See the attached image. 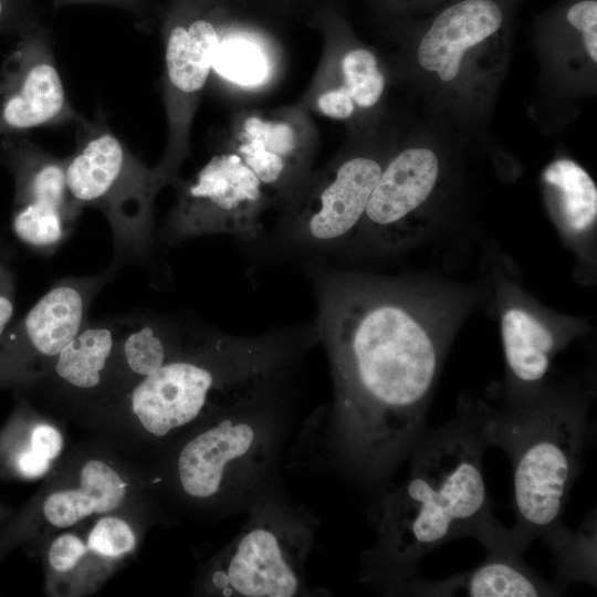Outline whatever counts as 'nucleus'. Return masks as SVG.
Masks as SVG:
<instances>
[{"label": "nucleus", "instance_id": "obj_7", "mask_svg": "<svg viewBox=\"0 0 597 597\" xmlns=\"http://www.w3.org/2000/svg\"><path fill=\"white\" fill-rule=\"evenodd\" d=\"M248 521L214 558L210 591L224 597L308 596L305 564L317 521L273 488L245 511Z\"/></svg>", "mask_w": 597, "mask_h": 597}, {"label": "nucleus", "instance_id": "obj_18", "mask_svg": "<svg viewBox=\"0 0 597 597\" xmlns=\"http://www.w3.org/2000/svg\"><path fill=\"white\" fill-rule=\"evenodd\" d=\"M503 21V11L494 0L458 1L441 11L421 38L418 63L442 82H452L467 51L495 34Z\"/></svg>", "mask_w": 597, "mask_h": 597}, {"label": "nucleus", "instance_id": "obj_22", "mask_svg": "<svg viewBox=\"0 0 597 597\" xmlns=\"http://www.w3.org/2000/svg\"><path fill=\"white\" fill-rule=\"evenodd\" d=\"M543 179L556 198L557 226L569 239L588 235L597 218V188L577 163L561 158L543 171Z\"/></svg>", "mask_w": 597, "mask_h": 597}, {"label": "nucleus", "instance_id": "obj_11", "mask_svg": "<svg viewBox=\"0 0 597 597\" xmlns=\"http://www.w3.org/2000/svg\"><path fill=\"white\" fill-rule=\"evenodd\" d=\"M117 269L56 281L0 336V388L23 385L43 373L60 350L87 323L97 293Z\"/></svg>", "mask_w": 597, "mask_h": 597}, {"label": "nucleus", "instance_id": "obj_16", "mask_svg": "<svg viewBox=\"0 0 597 597\" xmlns=\"http://www.w3.org/2000/svg\"><path fill=\"white\" fill-rule=\"evenodd\" d=\"M500 328L506 366L505 400L527 399L546 385L555 355L568 333L553 327L530 305L511 301L501 311Z\"/></svg>", "mask_w": 597, "mask_h": 597}, {"label": "nucleus", "instance_id": "obj_21", "mask_svg": "<svg viewBox=\"0 0 597 597\" xmlns=\"http://www.w3.org/2000/svg\"><path fill=\"white\" fill-rule=\"evenodd\" d=\"M80 489L53 492L43 503L45 519L56 527H69L93 513L116 510L126 494V484L106 463L87 461L80 474Z\"/></svg>", "mask_w": 597, "mask_h": 597}, {"label": "nucleus", "instance_id": "obj_29", "mask_svg": "<svg viewBox=\"0 0 597 597\" xmlns=\"http://www.w3.org/2000/svg\"><path fill=\"white\" fill-rule=\"evenodd\" d=\"M81 3H102L115 6L117 8L124 9L130 12L137 20V25L143 28H148L146 18L135 0H53V6L55 9H60L70 4H81Z\"/></svg>", "mask_w": 597, "mask_h": 597}, {"label": "nucleus", "instance_id": "obj_24", "mask_svg": "<svg viewBox=\"0 0 597 597\" xmlns=\"http://www.w3.org/2000/svg\"><path fill=\"white\" fill-rule=\"evenodd\" d=\"M18 250L0 237V336L13 322L17 297Z\"/></svg>", "mask_w": 597, "mask_h": 597}, {"label": "nucleus", "instance_id": "obj_27", "mask_svg": "<svg viewBox=\"0 0 597 597\" xmlns=\"http://www.w3.org/2000/svg\"><path fill=\"white\" fill-rule=\"evenodd\" d=\"M86 554L84 543L73 534H63L51 544L49 563L57 572L72 569Z\"/></svg>", "mask_w": 597, "mask_h": 597}, {"label": "nucleus", "instance_id": "obj_10", "mask_svg": "<svg viewBox=\"0 0 597 597\" xmlns=\"http://www.w3.org/2000/svg\"><path fill=\"white\" fill-rule=\"evenodd\" d=\"M0 165L13 180V239L29 252L53 254L82 212L67 189L66 158L48 153L25 134H15L0 138Z\"/></svg>", "mask_w": 597, "mask_h": 597}, {"label": "nucleus", "instance_id": "obj_8", "mask_svg": "<svg viewBox=\"0 0 597 597\" xmlns=\"http://www.w3.org/2000/svg\"><path fill=\"white\" fill-rule=\"evenodd\" d=\"M176 199L156 231V243L176 247L205 235L227 234L238 243L259 238L272 200L252 170L234 153L214 154L192 177H179Z\"/></svg>", "mask_w": 597, "mask_h": 597}, {"label": "nucleus", "instance_id": "obj_17", "mask_svg": "<svg viewBox=\"0 0 597 597\" xmlns=\"http://www.w3.org/2000/svg\"><path fill=\"white\" fill-rule=\"evenodd\" d=\"M484 561L465 574L429 583L418 578L406 590L419 595L446 596L463 590L471 597H535L557 596L559 584H549L523 561V551L503 526L484 545Z\"/></svg>", "mask_w": 597, "mask_h": 597}, {"label": "nucleus", "instance_id": "obj_3", "mask_svg": "<svg viewBox=\"0 0 597 597\" xmlns=\"http://www.w3.org/2000/svg\"><path fill=\"white\" fill-rule=\"evenodd\" d=\"M589 400L580 390L547 384L502 407L476 401L489 447L501 448L512 464L516 522L509 531L523 552L535 538L555 551L569 533L562 517L582 470Z\"/></svg>", "mask_w": 597, "mask_h": 597}, {"label": "nucleus", "instance_id": "obj_30", "mask_svg": "<svg viewBox=\"0 0 597 597\" xmlns=\"http://www.w3.org/2000/svg\"><path fill=\"white\" fill-rule=\"evenodd\" d=\"M138 6L140 7L145 18H146V21L148 23V25L150 24L151 22V15H153V0H135Z\"/></svg>", "mask_w": 597, "mask_h": 597}, {"label": "nucleus", "instance_id": "obj_20", "mask_svg": "<svg viewBox=\"0 0 597 597\" xmlns=\"http://www.w3.org/2000/svg\"><path fill=\"white\" fill-rule=\"evenodd\" d=\"M123 317L87 321L52 360L56 380L75 390L100 387L111 365Z\"/></svg>", "mask_w": 597, "mask_h": 597}, {"label": "nucleus", "instance_id": "obj_15", "mask_svg": "<svg viewBox=\"0 0 597 597\" xmlns=\"http://www.w3.org/2000/svg\"><path fill=\"white\" fill-rule=\"evenodd\" d=\"M385 87V74L371 50L326 34L316 71L296 103L310 113L352 122L380 103Z\"/></svg>", "mask_w": 597, "mask_h": 597}, {"label": "nucleus", "instance_id": "obj_14", "mask_svg": "<svg viewBox=\"0 0 597 597\" xmlns=\"http://www.w3.org/2000/svg\"><path fill=\"white\" fill-rule=\"evenodd\" d=\"M439 172L437 155L425 147L406 148L385 163L363 220L347 245L377 251L404 247L411 239L413 214L432 193Z\"/></svg>", "mask_w": 597, "mask_h": 597}, {"label": "nucleus", "instance_id": "obj_23", "mask_svg": "<svg viewBox=\"0 0 597 597\" xmlns=\"http://www.w3.org/2000/svg\"><path fill=\"white\" fill-rule=\"evenodd\" d=\"M136 545L130 526L123 520L108 516L100 520L91 531L87 546L91 551L106 557H118L129 553Z\"/></svg>", "mask_w": 597, "mask_h": 597}, {"label": "nucleus", "instance_id": "obj_26", "mask_svg": "<svg viewBox=\"0 0 597 597\" xmlns=\"http://www.w3.org/2000/svg\"><path fill=\"white\" fill-rule=\"evenodd\" d=\"M567 22L583 39L587 54L594 64L597 62V2L582 0L570 6L566 12Z\"/></svg>", "mask_w": 597, "mask_h": 597}, {"label": "nucleus", "instance_id": "obj_13", "mask_svg": "<svg viewBox=\"0 0 597 597\" xmlns=\"http://www.w3.org/2000/svg\"><path fill=\"white\" fill-rule=\"evenodd\" d=\"M84 118L67 96L48 25L18 36L0 67V138Z\"/></svg>", "mask_w": 597, "mask_h": 597}, {"label": "nucleus", "instance_id": "obj_9", "mask_svg": "<svg viewBox=\"0 0 597 597\" xmlns=\"http://www.w3.org/2000/svg\"><path fill=\"white\" fill-rule=\"evenodd\" d=\"M220 27L203 4L174 0L164 20L163 98L167 139L154 166L160 184L172 186L190 153V132L201 95L211 77Z\"/></svg>", "mask_w": 597, "mask_h": 597}, {"label": "nucleus", "instance_id": "obj_2", "mask_svg": "<svg viewBox=\"0 0 597 597\" xmlns=\"http://www.w3.org/2000/svg\"><path fill=\"white\" fill-rule=\"evenodd\" d=\"M489 448L476 402L461 399L448 423L427 429L402 484L377 496L376 540L362 555L360 580L388 594L419 578L422 558L462 537L490 542L502 525L491 511L483 476Z\"/></svg>", "mask_w": 597, "mask_h": 597}, {"label": "nucleus", "instance_id": "obj_4", "mask_svg": "<svg viewBox=\"0 0 597 597\" xmlns=\"http://www.w3.org/2000/svg\"><path fill=\"white\" fill-rule=\"evenodd\" d=\"M66 185L80 209L95 208L108 221L116 269L149 259L156 244L155 200L163 186L155 168L130 151L102 111L77 124Z\"/></svg>", "mask_w": 597, "mask_h": 597}, {"label": "nucleus", "instance_id": "obj_28", "mask_svg": "<svg viewBox=\"0 0 597 597\" xmlns=\"http://www.w3.org/2000/svg\"><path fill=\"white\" fill-rule=\"evenodd\" d=\"M30 449L40 457L53 460L62 451L63 439L61 433L52 426L35 425L29 433Z\"/></svg>", "mask_w": 597, "mask_h": 597}, {"label": "nucleus", "instance_id": "obj_25", "mask_svg": "<svg viewBox=\"0 0 597 597\" xmlns=\"http://www.w3.org/2000/svg\"><path fill=\"white\" fill-rule=\"evenodd\" d=\"M43 24L33 0H0V35H23Z\"/></svg>", "mask_w": 597, "mask_h": 597}, {"label": "nucleus", "instance_id": "obj_6", "mask_svg": "<svg viewBox=\"0 0 597 597\" xmlns=\"http://www.w3.org/2000/svg\"><path fill=\"white\" fill-rule=\"evenodd\" d=\"M284 428L281 398L213 417L178 452L180 489L191 499L245 512L274 488Z\"/></svg>", "mask_w": 597, "mask_h": 597}, {"label": "nucleus", "instance_id": "obj_19", "mask_svg": "<svg viewBox=\"0 0 597 597\" xmlns=\"http://www.w3.org/2000/svg\"><path fill=\"white\" fill-rule=\"evenodd\" d=\"M282 63V48L262 33L220 28L211 75L224 88L255 94L274 84Z\"/></svg>", "mask_w": 597, "mask_h": 597}, {"label": "nucleus", "instance_id": "obj_1", "mask_svg": "<svg viewBox=\"0 0 597 597\" xmlns=\"http://www.w3.org/2000/svg\"><path fill=\"white\" fill-rule=\"evenodd\" d=\"M301 263L333 379L325 455L379 495L428 429L458 308L406 279Z\"/></svg>", "mask_w": 597, "mask_h": 597}, {"label": "nucleus", "instance_id": "obj_12", "mask_svg": "<svg viewBox=\"0 0 597 597\" xmlns=\"http://www.w3.org/2000/svg\"><path fill=\"white\" fill-rule=\"evenodd\" d=\"M318 140L311 113L295 103L237 113L223 149L243 160L280 209L314 170Z\"/></svg>", "mask_w": 597, "mask_h": 597}, {"label": "nucleus", "instance_id": "obj_5", "mask_svg": "<svg viewBox=\"0 0 597 597\" xmlns=\"http://www.w3.org/2000/svg\"><path fill=\"white\" fill-rule=\"evenodd\" d=\"M385 163L374 154L343 153L314 169L296 193L279 209L270 230L240 243L255 266L286 261L327 259L342 251L365 214Z\"/></svg>", "mask_w": 597, "mask_h": 597}]
</instances>
